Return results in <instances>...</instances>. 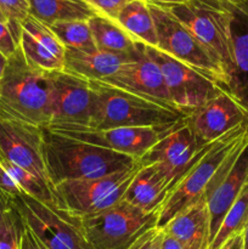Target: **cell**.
Instances as JSON below:
<instances>
[{
	"mask_svg": "<svg viewBox=\"0 0 248 249\" xmlns=\"http://www.w3.org/2000/svg\"><path fill=\"white\" fill-rule=\"evenodd\" d=\"M51 114L50 73L29 66L18 48L7 58L0 83V119L48 129Z\"/></svg>",
	"mask_w": 248,
	"mask_h": 249,
	"instance_id": "cell-1",
	"label": "cell"
},
{
	"mask_svg": "<svg viewBox=\"0 0 248 249\" xmlns=\"http://www.w3.org/2000/svg\"><path fill=\"white\" fill-rule=\"evenodd\" d=\"M46 168L53 189L70 180L96 179L130 170L139 160L97 145L44 129Z\"/></svg>",
	"mask_w": 248,
	"mask_h": 249,
	"instance_id": "cell-2",
	"label": "cell"
},
{
	"mask_svg": "<svg viewBox=\"0 0 248 249\" xmlns=\"http://www.w3.org/2000/svg\"><path fill=\"white\" fill-rule=\"evenodd\" d=\"M92 113L90 129L160 128L177 123L187 114L136 96L104 82H90Z\"/></svg>",
	"mask_w": 248,
	"mask_h": 249,
	"instance_id": "cell-3",
	"label": "cell"
},
{
	"mask_svg": "<svg viewBox=\"0 0 248 249\" xmlns=\"http://www.w3.org/2000/svg\"><path fill=\"white\" fill-rule=\"evenodd\" d=\"M247 135L248 123H245L203 148L201 156L165 199L158 215L157 228L163 229L175 215L201 199H206L216 173Z\"/></svg>",
	"mask_w": 248,
	"mask_h": 249,
	"instance_id": "cell-4",
	"label": "cell"
},
{
	"mask_svg": "<svg viewBox=\"0 0 248 249\" xmlns=\"http://www.w3.org/2000/svg\"><path fill=\"white\" fill-rule=\"evenodd\" d=\"M162 7L172 12L206 49L220 68L229 92L233 65L229 14L221 0H189Z\"/></svg>",
	"mask_w": 248,
	"mask_h": 249,
	"instance_id": "cell-5",
	"label": "cell"
},
{
	"mask_svg": "<svg viewBox=\"0 0 248 249\" xmlns=\"http://www.w3.org/2000/svg\"><path fill=\"white\" fill-rule=\"evenodd\" d=\"M159 213H146L122 199L116 206L80 218L92 249H128L146 231L157 228Z\"/></svg>",
	"mask_w": 248,
	"mask_h": 249,
	"instance_id": "cell-6",
	"label": "cell"
},
{
	"mask_svg": "<svg viewBox=\"0 0 248 249\" xmlns=\"http://www.w3.org/2000/svg\"><path fill=\"white\" fill-rule=\"evenodd\" d=\"M24 225L49 249H92L78 216L61 209L55 202H43L27 195L12 198Z\"/></svg>",
	"mask_w": 248,
	"mask_h": 249,
	"instance_id": "cell-7",
	"label": "cell"
},
{
	"mask_svg": "<svg viewBox=\"0 0 248 249\" xmlns=\"http://www.w3.org/2000/svg\"><path fill=\"white\" fill-rule=\"evenodd\" d=\"M139 168L140 162L133 169L107 177L60 182L53 186L55 203L78 218L111 208L123 199Z\"/></svg>",
	"mask_w": 248,
	"mask_h": 249,
	"instance_id": "cell-8",
	"label": "cell"
},
{
	"mask_svg": "<svg viewBox=\"0 0 248 249\" xmlns=\"http://www.w3.org/2000/svg\"><path fill=\"white\" fill-rule=\"evenodd\" d=\"M148 6L155 21L158 50L215 80L228 91L220 68L194 34L167 9L153 4H148Z\"/></svg>",
	"mask_w": 248,
	"mask_h": 249,
	"instance_id": "cell-9",
	"label": "cell"
},
{
	"mask_svg": "<svg viewBox=\"0 0 248 249\" xmlns=\"http://www.w3.org/2000/svg\"><path fill=\"white\" fill-rule=\"evenodd\" d=\"M145 48L160 67L172 104L177 111L189 116L194 109L225 91L215 80L170 57L157 48L146 45Z\"/></svg>",
	"mask_w": 248,
	"mask_h": 249,
	"instance_id": "cell-10",
	"label": "cell"
},
{
	"mask_svg": "<svg viewBox=\"0 0 248 249\" xmlns=\"http://www.w3.org/2000/svg\"><path fill=\"white\" fill-rule=\"evenodd\" d=\"M53 114L48 129L89 128L92 90L89 80L67 72L50 73Z\"/></svg>",
	"mask_w": 248,
	"mask_h": 249,
	"instance_id": "cell-11",
	"label": "cell"
},
{
	"mask_svg": "<svg viewBox=\"0 0 248 249\" xmlns=\"http://www.w3.org/2000/svg\"><path fill=\"white\" fill-rule=\"evenodd\" d=\"M0 155L33 174L53 191L46 168L44 129L0 119Z\"/></svg>",
	"mask_w": 248,
	"mask_h": 249,
	"instance_id": "cell-12",
	"label": "cell"
},
{
	"mask_svg": "<svg viewBox=\"0 0 248 249\" xmlns=\"http://www.w3.org/2000/svg\"><path fill=\"white\" fill-rule=\"evenodd\" d=\"M203 148H198L197 146L196 139L185 117L177 123L173 124L160 140L139 162L143 165H159L174 187L201 156Z\"/></svg>",
	"mask_w": 248,
	"mask_h": 249,
	"instance_id": "cell-13",
	"label": "cell"
},
{
	"mask_svg": "<svg viewBox=\"0 0 248 249\" xmlns=\"http://www.w3.org/2000/svg\"><path fill=\"white\" fill-rule=\"evenodd\" d=\"M198 148L214 142L242 124L248 123V111L228 91H223L186 117Z\"/></svg>",
	"mask_w": 248,
	"mask_h": 249,
	"instance_id": "cell-14",
	"label": "cell"
},
{
	"mask_svg": "<svg viewBox=\"0 0 248 249\" xmlns=\"http://www.w3.org/2000/svg\"><path fill=\"white\" fill-rule=\"evenodd\" d=\"M170 126L172 125L160 128H72L48 130L58 135L97 145L140 160L160 140Z\"/></svg>",
	"mask_w": 248,
	"mask_h": 249,
	"instance_id": "cell-15",
	"label": "cell"
},
{
	"mask_svg": "<svg viewBox=\"0 0 248 249\" xmlns=\"http://www.w3.org/2000/svg\"><path fill=\"white\" fill-rule=\"evenodd\" d=\"M104 83L177 109L172 104L160 67L148 55L143 44L116 74L105 79Z\"/></svg>",
	"mask_w": 248,
	"mask_h": 249,
	"instance_id": "cell-16",
	"label": "cell"
},
{
	"mask_svg": "<svg viewBox=\"0 0 248 249\" xmlns=\"http://www.w3.org/2000/svg\"><path fill=\"white\" fill-rule=\"evenodd\" d=\"M18 48L33 68L46 73L65 71L66 48L50 27L31 15L21 23Z\"/></svg>",
	"mask_w": 248,
	"mask_h": 249,
	"instance_id": "cell-17",
	"label": "cell"
},
{
	"mask_svg": "<svg viewBox=\"0 0 248 249\" xmlns=\"http://www.w3.org/2000/svg\"><path fill=\"white\" fill-rule=\"evenodd\" d=\"M229 14L232 75L229 94L248 111V0H221Z\"/></svg>",
	"mask_w": 248,
	"mask_h": 249,
	"instance_id": "cell-18",
	"label": "cell"
},
{
	"mask_svg": "<svg viewBox=\"0 0 248 249\" xmlns=\"http://www.w3.org/2000/svg\"><path fill=\"white\" fill-rule=\"evenodd\" d=\"M173 185L157 164H141L124 192L123 201L146 213H159Z\"/></svg>",
	"mask_w": 248,
	"mask_h": 249,
	"instance_id": "cell-19",
	"label": "cell"
},
{
	"mask_svg": "<svg viewBox=\"0 0 248 249\" xmlns=\"http://www.w3.org/2000/svg\"><path fill=\"white\" fill-rule=\"evenodd\" d=\"M163 231L174 237L182 249H209L211 216L206 199L175 215Z\"/></svg>",
	"mask_w": 248,
	"mask_h": 249,
	"instance_id": "cell-20",
	"label": "cell"
},
{
	"mask_svg": "<svg viewBox=\"0 0 248 249\" xmlns=\"http://www.w3.org/2000/svg\"><path fill=\"white\" fill-rule=\"evenodd\" d=\"M134 55L124 56L100 50L87 53L74 49H66L65 72L89 82H104L105 79L116 74L122 66L128 62Z\"/></svg>",
	"mask_w": 248,
	"mask_h": 249,
	"instance_id": "cell-21",
	"label": "cell"
},
{
	"mask_svg": "<svg viewBox=\"0 0 248 249\" xmlns=\"http://www.w3.org/2000/svg\"><path fill=\"white\" fill-rule=\"evenodd\" d=\"M29 15L46 26L57 22L89 21L97 12L87 1L77 0H27Z\"/></svg>",
	"mask_w": 248,
	"mask_h": 249,
	"instance_id": "cell-22",
	"label": "cell"
},
{
	"mask_svg": "<svg viewBox=\"0 0 248 249\" xmlns=\"http://www.w3.org/2000/svg\"><path fill=\"white\" fill-rule=\"evenodd\" d=\"M88 22L97 50L131 56L140 48L141 44L134 40L116 19L96 14Z\"/></svg>",
	"mask_w": 248,
	"mask_h": 249,
	"instance_id": "cell-23",
	"label": "cell"
},
{
	"mask_svg": "<svg viewBox=\"0 0 248 249\" xmlns=\"http://www.w3.org/2000/svg\"><path fill=\"white\" fill-rule=\"evenodd\" d=\"M116 21L138 43L157 48V33L148 2L131 0L122 9Z\"/></svg>",
	"mask_w": 248,
	"mask_h": 249,
	"instance_id": "cell-24",
	"label": "cell"
},
{
	"mask_svg": "<svg viewBox=\"0 0 248 249\" xmlns=\"http://www.w3.org/2000/svg\"><path fill=\"white\" fill-rule=\"evenodd\" d=\"M248 223V182L240 196L224 216L218 232L209 245V249H220L230 238L242 235Z\"/></svg>",
	"mask_w": 248,
	"mask_h": 249,
	"instance_id": "cell-25",
	"label": "cell"
},
{
	"mask_svg": "<svg viewBox=\"0 0 248 249\" xmlns=\"http://www.w3.org/2000/svg\"><path fill=\"white\" fill-rule=\"evenodd\" d=\"M50 28L66 49L87 53L97 50L88 21L57 22L50 26Z\"/></svg>",
	"mask_w": 248,
	"mask_h": 249,
	"instance_id": "cell-26",
	"label": "cell"
},
{
	"mask_svg": "<svg viewBox=\"0 0 248 249\" xmlns=\"http://www.w3.org/2000/svg\"><path fill=\"white\" fill-rule=\"evenodd\" d=\"M23 221L12 203L0 228V249H21Z\"/></svg>",
	"mask_w": 248,
	"mask_h": 249,
	"instance_id": "cell-27",
	"label": "cell"
},
{
	"mask_svg": "<svg viewBox=\"0 0 248 249\" xmlns=\"http://www.w3.org/2000/svg\"><path fill=\"white\" fill-rule=\"evenodd\" d=\"M0 11L10 23H22L29 16L27 0H0Z\"/></svg>",
	"mask_w": 248,
	"mask_h": 249,
	"instance_id": "cell-28",
	"label": "cell"
},
{
	"mask_svg": "<svg viewBox=\"0 0 248 249\" xmlns=\"http://www.w3.org/2000/svg\"><path fill=\"white\" fill-rule=\"evenodd\" d=\"M164 231L163 229L153 228L141 235L128 249H162Z\"/></svg>",
	"mask_w": 248,
	"mask_h": 249,
	"instance_id": "cell-29",
	"label": "cell"
},
{
	"mask_svg": "<svg viewBox=\"0 0 248 249\" xmlns=\"http://www.w3.org/2000/svg\"><path fill=\"white\" fill-rule=\"evenodd\" d=\"M131 0H87L88 4L100 15L116 19L119 12Z\"/></svg>",
	"mask_w": 248,
	"mask_h": 249,
	"instance_id": "cell-30",
	"label": "cell"
},
{
	"mask_svg": "<svg viewBox=\"0 0 248 249\" xmlns=\"http://www.w3.org/2000/svg\"><path fill=\"white\" fill-rule=\"evenodd\" d=\"M18 49V41L14 36L7 21H0V53L5 57H11Z\"/></svg>",
	"mask_w": 248,
	"mask_h": 249,
	"instance_id": "cell-31",
	"label": "cell"
},
{
	"mask_svg": "<svg viewBox=\"0 0 248 249\" xmlns=\"http://www.w3.org/2000/svg\"><path fill=\"white\" fill-rule=\"evenodd\" d=\"M0 190L6 195H9L10 197H12V198L22 195L19 187L17 186V184L12 179L11 175L7 173V170L2 167L1 163H0Z\"/></svg>",
	"mask_w": 248,
	"mask_h": 249,
	"instance_id": "cell-32",
	"label": "cell"
},
{
	"mask_svg": "<svg viewBox=\"0 0 248 249\" xmlns=\"http://www.w3.org/2000/svg\"><path fill=\"white\" fill-rule=\"evenodd\" d=\"M24 225V224H23ZM21 249H49L24 225L23 232H22V238H21Z\"/></svg>",
	"mask_w": 248,
	"mask_h": 249,
	"instance_id": "cell-33",
	"label": "cell"
},
{
	"mask_svg": "<svg viewBox=\"0 0 248 249\" xmlns=\"http://www.w3.org/2000/svg\"><path fill=\"white\" fill-rule=\"evenodd\" d=\"M12 206V197H10L9 195H6L5 192H2L0 190V228H1L2 223L5 220V216H6L7 212L11 208Z\"/></svg>",
	"mask_w": 248,
	"mask_h": 249,
	"instance_id": "cell-34",
	"label": "cell"
},
{
	"mask_svg": "<svg viewBox=\"0 0 248 249\" xmlns=\"http://www.w3.org/2000/svg\"><path fill=\"white\" fill-rule=\"evenodd\" d=\"M220 249H243V237L242 235H237L230 238Z\"/></svg>",
	"mask_w": 248,
	"mask_h": 249,
	"instance_id": "cell-35",
	"label": "cell"
},
{
	"mask_svg": "<svg viewBox=\"0 0 248 249\" xmlns=\"http://www.w3.org/2000/svg\"><path fill=\"white\" fill-rule=\"evenodd\" d=\"M162 249H182V248L174 237H172V236L164 232V240H163Z\"/></svg>",
	"mask_w": 248,
	"mask_h": 249,
	"instance_id": "cell-36",
	"label": "cell"
},
{
	"mask_svg": "<svg viewBox=\"0 0 248 249\" xmlns=\"http://www.w3.org/2000/svg\"><path fill=\"white\" fill-rule=\"evenodd\" d=\"M148 4L157 5V6H168V5H177V4H185L189 0H145Z\"/></svg>",
	"mask_w": 248,
	"mask_h": 249,
	"instance_id": "cell-37",
	"label": "cell"
},
{
	"mask_svg": "<svg viewBox=\"0 0 248 249\" xmlns=\"http://www.w3.org/2000/svg\"><path fill=\"white\" fill-rule=\"evenodd\" d=\"M6 65H7V57H5V56L0 53V83H1L2 75H4Z\"/></svg>",
	"mask_w": 248,
	"mask_h": 249,
	"instance_id": "cell-38",
	"label": "cell"
},
{
	"mask_svg": "<svg viewBox=\"0 0 248 249\" xmlns=\"http://www.w3.org/2000/svg\"><path fill=\"white\" fill-rule=\"evenodd\" d=\"M242 237H243V249H248V223L247 225H246L245 231H243Z\"/></svg>",
	"mask_w": 248,
	"mask_h": 249,
	"instance_id": "cell-39",
	"label": "cell"
},
{
	"mask_svg": "<svg viewBox=\"0 0 248 249\" xmlns=\"http://www.w3.org/2000/svg\"><path fill=\"white\" fill-rule=\"evenodd\" d=\"M0 21H7V19H6V17L4 16V14H2L1 11H0Z\"/></svg>",
	"mask_w": 248,
	"mask_h": 249,
	"instance_id": "cell-40",
	"label": "cell"
},
{
	"mask_svg": "<svg viewBox=\"0 0 248 249\" xmlns=\"http://www.w3.org/2000/svg\"><path fill=\"white\" fill-rule=\"evenodd\" d=\"M77 1H84V0H77Z\"/></svg>",
	"mask_w": 248,
	"mask_h": 249,
	"instance_id": "cell-41",
	"label": "cell"
},
{
	"mask_svg": "<svg viewBox=\"0 0 248 249\" xmlns=\"http://www.w3.org/2000/svg\"><path fill=\"white\" fill-rule=\"evenodd\" d=\"M2 160V158H1V155H0V160Z\"/></svg>",
	"mask_w": 248,
	"mask_h": 249,
	"instance_id": "cell-42",
	"label": "cell"
},
{
	"mask_svg": "<svg viewBox=\"0 0 248 249\" xmlns=\"http://www.w3.org/2000/svg\"><path fill=\"white\" fill-rule=\"evenodd\" d=\"M84 1H87V0H84Z\"/></svg>",
	"mask_w": 248,
	"mask_h": 249,
	"instance_id": "cell-43",
	"label": "cell"
}]
</instances>
